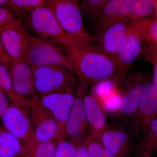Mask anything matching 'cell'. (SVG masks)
<instances>
[{
	"mask_svg": "<svg viewBox=\"0 0 157 157\" xmlns=\"http://www.w3.org/2000/svg\"><path fill=\"white\" fill-rule=\"evenodd\" d=\"M1 119L3 128L25 147L30 157H32L38 142L26 109L11 104Z\"/></svg>",
	"mask_w": 157,
	"mask_h": 157,
	"instance_id": "obj_6",
	"label": "cell"
},
{
	"mask_svg": "<svg viewBox=\"0 0 157 157\" xmlns=\"http://www.w3.org/2000/svg\"><path fill=\"white\" fill-rule=\"evenodd\" d=\"M31 36L21 21L0 31L1 41L14 60H25Z\"/></svg>",
	"mask_w": 157,
	"mask_h": 157,
	"instance_id": "obj_12",
	"label": "cell"
},
{
	"mask_svg": "<svg viewBox=\"0 0 157 157\" xmlns=\"http://www.w3.org/2000/svg\"><path fill=\"white\" fill-rule=\"evenodd\" d=\"M152 64L154 67V71L152 82L155 88L157 90V63H153Z\"/></svg>",
	"mask_w": 157,
	"mask_h": 157,
	"instance_id": "obj_35",
	"label": "cell"
},
{
	"mask_svg": "<svg viewBox=\"0 0 157 157\" xmlns=\"http://www.w3.org/2000/svg\"><path fill=\"white\" fill-rule=\"evenodd\" d=\"M83 103L86 119L89 134L86 140L99 139L108 125L106 121V113L98 101L91 93H86Z\"/></svg>",
	"mask_w": 157,
	"mask_h": 157,
	"instance_id": "obj_18",
	"label": "cell"
},
{
	"mask_svg": "<svg viewBox=\"0 0 157 157\" xmlns=\"http://www.w3.org/2000/svg\"><path fill=\"white\" fill-rule=\"evenodd\" d=\"M0 90L9 97L11 105L26 107L30 104V99L14 92L7 66L2 64H0Z\"/></svg>",
	"mask_w": 157,
	"mask_h": 157,
	"instance_id": "obj_22",
	"label": "cell"
},
{
	"mask_svg": "<svg viewBox=\"0 0 157 157\" xmlns=\"http://www.w3.org/2000/svg\"><path fill=\"white\" fill-rule=\"evenodd\" d=\"M103 145L115 157H131L133 138L130 132L119 126H108L100 139Z\"/></svg>",
	"mask_w": 157,
	"mask_h": 157,
	"instance_id": "obj_15",
	"label": "cell"
},
{
	"mask_svg": "<svg viewBox=\"0 0 157 157\" xmlns=\"http://www.w3.org/2000/svg\"><path fill=\"white\" fill-rule=\"evenodd\" d=\"M157 116V90L152 81L147 80L140 105L131 118L132 129L136 137Z\"/></svg>",
	"mask_w": 157,
	"mask_h": 157,
	"instance_id": "obj_14",
	"label": "cell"
},
{
	"mask_svg": "<svg viewBox=\"0 0 157 157\" xmlns=\"http://www.w3.org/2000/svg\"><path fill=\"white\" fill-rule=\"evenodd\" d=\"M143 21L130 22L125 42L118 54L115 61L114 82L118 88L126 78L129 68L142 50Z\"/></svg>",
	"mask_w": 157,
	"mask_h": 157,
	"instance_id": "obj_7",
	"label": "cell"
},
{
	"mask_svg": "<svg viewBox=\"0 0 157 157\" xmlns=\"http://www.w3.org/2000/svg\"><path fill=\"white\" fill-rule=\"evenodd\" d=\"M13 60L6 51L0 39V64L7 66L10 62Z\"/></svg>",
	"mask_w": 157,
	"mask_h": 157,
	"instance_id": "obj_32",
	"label": "cell"
},
{
	"mask_svg": "<svg viewBox=\"0 0 157 157\" xmlns=\"http://www.w3.org/2000/svg\"><path fill=\"white\" fill-rule=\"evenodd\" d=\"M32 67L35 88L39 98L64 91L76 85L73 73L67 68L54 66Z\"/></svg>",
	"mask_w": 157,
	"mask_h": 157,
	"instance_id": "obj_5",
	"label": "cell"
},
{
	"mask_svg": "<svg viewBox=\"0 0 157 157\" xmlns=\"http://www.w3.org/2000/svg\"><path fill=\"white\" fill-rule=\"evenodd\" d=\"M0 7H5L11 9L17 16V18L21 20L24 18L22 11L19 7L14 2L13 0H0Z\"/></svg>",
	"mask_w": 157,
	"mask_h": 157,
	"instance_id": "obj_31",
	"label": "cell"
},
{
	"mask_svg": "<svg viewBox=\"0 0 157 157\" xmlns=\"http://www.w3.org/2000/svg\"><path fill=\"white\" fill-rule=\"evenodd\" d=\"M46 4L66 33L90 42L97 41L95 37L89 34L83 25L79 1L47 0Z\"/></svg>",
	"mask_w": 157,
	"mask_h": 157,
	"instance_id": "obj_4",
	"label": "cell"
},
{
	"mask_svg": "<svg viewBox=\"0 0 157 157\" xmlns=\"http://www.w3.org/2000/svg\"><path fill=\"white\" fill-rule=\"evenodd\" d=\"M0 157H30L25 147L1 124Z\"/></svg>",
	"mask_w": 157,
	"mask_h": 157,
	"instance_id": "obj_19",
	"label": "cell"
},
{
	"mask_svg": "<svg viewBox=\"0 0 157 157\" xmlns=\"http://www.w3.org/2000/svg\"><path fill=\"white\" fill-rule=\"evenodd\" d=\"M137 149L140 156L151 157L157 152V116L142 131Z\"/></svg>",
	"mask_w": 157,
	"mask_h": 157,
	"instance_id": "obj_20",
	"label": "cell"
},
{
	"mask_svg": "<svg viewBox=\"0 0 157 157\" xmlns=\"http://www.w3.org/2000/svg\"><path fill=\"white\" fill-rule=\"evenodd\" d=\"M11 104H9L5 94L0 90V119L4 115Z\"/></svg>",
	"mask_w": 157,
	"mask_h": 157,
	"instance_id": "obj_33",
	"label": "cell"
},
{
	"mask_svg": "<svg viewBox=\"0 0 157 157\" xmlns=\"http://www.w3.org/2000/svg\"><path fill=\"white\" fill-rule=\"evenodd\" d=\"M84 144L90 157H115L99 139L86 140Z\"/></svg>",
	"mask_w": 157,
	"mask_h": 157,
	"instance_id": "obj_24",
	"label": "cell"
},
{
	"mask_svg": "<svg viewBox=\"0 0 157 157\" xmlns=\"http://www.w3.org/2000/svg\"><path fill=\"white\" fill-rule=\"evenodd\" d=\"M77 157H90L84 144L77 147Z\"/></svg>",
	"mask_w": 157,
	"mask_h": 157,
	"instance_id": "obj_34",
	"label": "cell"
},
{
	"mask_svg": "<svg viewBox=\"0 0 157 157\" xmlns=\"http://www.w3.org/2000/svg\"><path fill=\"white\" fill-rule=\"evenodd\" d=\"M130 22L118 23L95 37L99 42V49L114 62L125 42Z\"/></svg>",
	"mask_w": 157,
	"mask_h": 157,
	"instance_id": "obj_17",
	"label": "cell"
},
{
	"mask_svg": "<svg viewBox=\"0 0 157 157\" xmlns=\"http://www.w3.org/2000/svg\"><path fill=\"white\" fill-rule=\"evenodd\" d=\"M25 60L34 67L59 66L74 73V67L70 56L63 53L56 42L31 36Z\"/></svg>",
	"mask_w": 157,
	"mask_h": 157,
	"instance_id": "obj_3",
	"label": "cell"
},
{
	"mask_svg": "<svg viewBox=\"0 0 157 157\" xmlns=\"http://www.w3.org/2000/svg\"><path fill=\"white\" fill-rule=\"evenodd\" d=\"M157 45V20L147 19L144 22V43Z\"/></svg>",
	"mask_w": 157,
	"mask_h": 157,
	"instance_id": "obj_25",
	"label": "cell"
},
{
	"mask_svg": "<svg viewBox=\"0 0 157 157\" xmlns=\"http://www.w3.org/2000/svg\"><path fill=\"white\" fill-rule=\"evenodd\" d=\"M77 147L70 141L64 140L58 142L55 157H77Z\"/></svg>",
	"mask_w": 157,
	"mask_h": 157,
	"instance_id": "obj_26",
	"label": "cell"
},
{
	"mask_svg": "<svg viewBox=\"0 0 157 157\" xmlns=\"http://www.w3.org/2000/svg\"><path fill=\"white\" fill-rule=\"evenodd\" d=\"M156 19L155 0H131L130 22Z\"/></svg>",
	"mask_w": 157,
	"mask_h": 157,
	"instance_id": "obj_21",
	"label": "cell"
},
{
	"mask_svg": "<svg viewBox=\"0 0 157 157\" xmlns=\"http://www.w3.org/2000/svg\"><path fill=\"white\" fill-rule=\"evenodd\" d=\"M7 69L14 92L19 95L37 101L39 99L35 88L32 66L25 60H13Z\"/></svg>",
	"mask_w": 157,
	"mask_h": 157,
	"instance_id": "obj_11",
	"label": "cell"
},
{
	"mask_svg": "<svg viewBox=\"0 0 157 157\" xmlns=\"http://www.w3.org/2000/svg\"><path fill=\"white\" fill-rule=\"evenodd\" d=\"M32 108L31 121L38 143L52 140L57 142L58 125L51 113L42 106L38 100Z\"/></svg>",
	"mask_w": 157,
	"mask_h": 157,
	"instance_id": "obj_13",
	"label": "cell"
},
{
	"mask_svg": "<svg viewBox=\"0 0 157 157\" xmlns=\"http://www.w3.org/2000/svg\"><path fill=\"white\" fill-rule=\"evenodd\" d=\"M73 85L63 92L52 93L39 98L38 102L49 110L58 125L57 142L64 140L65 126L73 105L76 90Z\"/></svg>",
	"mask_w": 157,
	"mask_h": 157,
	"instance_id": "obj_9",
	"label": "cell"
},
{
	"mask_svg": "<svg viewBox=\"0 0 157 157\" xmlns=\"http://www.w3.org/2000/svg\"><path fill=\"white\" fill-rule=\"evenodd\" d=\"M21 21L15 17L11 10L0 7V31Z\"/></svg>",
	"mask_w": 157,
	"mask_h": 157,
	"instance_id": "obj_29",
	"label": "cell"
},
{
	"mask_svg": "<svg viewBox=\"0 0 157 157\" xmlns=\"http://www.w3.org/2000/svg\"><path fill=\"white\" fill-rule=\"evenodd\" d=\"M26 17L37 9L46 6L45 0H13Z\"/></svg>",
	"mask_w": 157,
	"mask_h": 157,
	"instance_id": "obj_27",
	"label": "cell"
},
{
	"mask_svg": "<svg viewBox=\"0 0 157 157\" xmlns=\"http://www.w3.org/2000/svg\"><path fill=\"white\" fill-rule=\"evenodd\" d=\"M88 87L87 84L78 80L74 101L65 126L66 137H69L70 142L77 147L84 144L87 136V121L83 98Z\"/></svg>",
	"mask_w": 157,
	"mask_h": 157,
	"instance_id": "obj_8",
	"label": "cell"
},
{
	"mask_svg": "<svg viewBox=\"0 0 157 157\" xmlns=\"http://www.w3.org/2000/svg\"><path fill=\"white\" fill-rule=\"evenodd\" d=\"M67 49L73 62L74 73L89 86L105 81L114 82L115 62L90 43L70 46Z\"/></svg>",
	"mask_w": 157,
	"mask_h": 157,
	"instance_id": "obj_1",
	"label": "cell"
},
{
	"mask_svg": "<svg viewBox=\"0 0 157 157\" xmlns=\"http://www.w3.org/2000/svg\"><path fill=\"white\" fill-rule=\"evenodd\" d=\"M131 7V0H109L99 16L94 21L97 35L118 23L130 21Z\"/></svg>",
	"mask_w": 157,
	"mask_h": 157,
	"instance_id": "obj_16",
	"label": "cell"
},
{
	"mask_svg": "<svg viewBox=\"0 0 157 157\" xmlns=\"http://www.w3.org/2000/svg\"><path fill=\"white\" fill-rule=\"evenodd\" d=\"M109 0H82L79 3L82 14L88 19L94 21Z\"/></svg>",
	"mask_w": 157,
	"mask_h": 157,
	"instance_id": "obj_23",
	"label": "cell"
},
{
	"mask_svg": "<svg viewBox=\"0 0 157 157\" xmlns=\"http://www.w3.org/2000/svg\"><path fill=\"white\" fill-rule=\"evenodd\" d=\"M144 55L147 60L152 63H157V45L151 43H145Z\"/></svg>",
	"mask_w": 157,
	"mask_h": 157,
	"instance_id": "obj_30",
	"label": "cell"
},
{
	"mask_svg": "<svg viewBox=\"0 0 157 157\" xmlns=\"http://www.w3.org/2000/svg\"><path fill=\"white\" fill-rule=\"evenodd\" d=\"M56 141L38 143L32 157H55Z\"/></svg>",
	"mask_w": 157,
	"mask_h": 157,
	"instance_id": "obj_28",
	"label": "cell"
},
{
	"mask_svg": "<svg viewBox=\"0 0 157 157\" xmlns=\"http://www.w3.org/2000/svg\"><path fill=\"white\" fill-rule=\"evenodd\" d=\"M24 19V25L36 34L39 38L52 40L66 48L90 43L86 39L66 33L52 11L46 6L36 9Z\"/></svg>",
	"mask_w": 157,
	"mask_h": 157,
	"instance_id": "obj_2",
	"label": "cell"
},
{
	"mask_svg": "<svg viewBox=\"0 0 157 157\" xmlns=\"http://www.w3.org/2000/svg\"><path fill=\"white\" fill-rule=\"evenodd\" d=\"M156 3V19L157 20V0H155Z\"/></svg>",
	"mask_w": 157,
	"mask_h": 157,
	"instance_id": "obj_36",
	"label": "cell"
},
{
	"mask_svg": "<svg viewBox=\"0 0 157 157\" xmlns=\"http://www.w3.org/2000/svg\"><path fill=\"white\" fill-rule=\"evenodd\" d=\"M147 81L138 73H131L126 77L119 91L120 102L117 113L131 119L134 116L140 105Z\"/></svg>",
	"mask_w": 157,
	"mask_h": 157,
	"instance_id": "obj_10",
	"label": "cell"
},
{
	"mask_svg": "<svg viewBox=\"0 0 157 157\" xmlns=\"http://www.w3.org/2000/svg\"><path fill=\"white\" fill-rule=\"evenodd\" d=\"M140 157H144V156H140Z\"/></svg>",
	"mask_w": 157,
	"mask_h": 157,
	"instance_id": "obj_37",
	"label": "cell"
}]
</instances>
